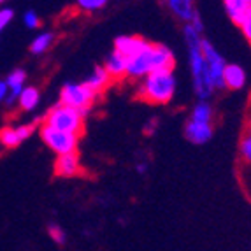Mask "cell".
<instances>
[{
	"mask_svg": "<svg viewBox=\"0 0 251 251\" xmlns=\"http://www.w3.org/2000/svg\"><path fill=\"white\" fill-rule=\"evenodd\" d=\"M184 44L188 51V63H190V74H192L193 92L199 97V100H207L213 95L214 88L211 84L209 74H207V65H205L204 53H202V30H197L193 25H184L183 28Z\"/></svg>",
	"mask_w": 251,
	"mask_h": 251,
	"instance_id": "1",
	"label": "cell"
},
{
	"mask_svg": "<svg viewBox=\"0 0 251 251\" xmlns=\"http://www.w3.org/2000/svg\"><path fill=\"white\" fill-rule=\"evenodd\" d=\"M172 67H174V51L165 44L148 42L146 48H143L137 54L126 58V75L132 79H143L150 72Z\"/></svg>",
	"mask_w": 251,
	"mask_h": 251,
	"instance_id": "2",
	"label": "cell"
},
{
	"mask_svg": "<svg viewBox=\"0 0 251 251\" xmlns=\"http://www.w3.org/2000/svg\"><path fill=\"white\" fill-rule=\"evenodd\" d=\"M177 90V79L172 69L150 72L137 84V95L143 100L155 105H163L174 99Z\"/></svg>",
	"mask_w": 251,
	"mask_h": 251,
	"instance_id": "3",
	"label": "cell"
},
{
	"mask_svg": "<svg viewBox=\"0 0 251 251\" xmlns=\"http://www.w3.org/2000/svg\"><path fill=\"white\" fill-rule=\"evenodd\" d=\"M44 125H50L56 130H63V132H71V134L79 135L84 126V114L79 113L77 109L58 104L50 109V113L44 118Z\"/></svg>",
	"mask_w": 251,
	"mask_h": 251,
	"instance_id": "4",
	"label": "cell"
},
{
	"mask_svg": "<svg viewBox=\"0 0 251 251\" xmlns=\"http://www.w3.org/2000/svg\"><path fill=\"white\" fill-rule=\"evenodd\" d=\"M97 95L84 83H65L60 90V104L77 109L86 114L95 102Z\"/></svg>",
	"mask_w": 251,
	"mask_h": 251,
	"instance_id": "5",
	"label": "cell"
},
{
	"mask_svg": "<svg viewBox=\"0 0 251 251\" xmlns=\"http://www.w3.org/2000/svg\"><path fill=\"white\" fill-rule=\"evenodd\" d=\"M41 139L53 153L58 155H67V153H75L77 144H79V135L56 130L50 125L41 126Z\"/></svg>",
	"mask_w": 251,
	"mask_h": 251,
	"instance_id": "6",
	"label": "cell"
},
{
	"mask_svg": "<svg viewBox=\"0 0 251 251\" xmlns=\"http://www.w3.org/2000/svg\"><path fill=\"white\" fill-rule=\"evenodd\" d=\"M202 53H204L205 65H207V74H209L211 84H213L214 90H223L225 84H223V72L226 67V60L223 58V54L216 50L214 44H211L209 41L202 42Z\"/></svg>",
	"mask_w": 251,
	"mask_h": 251,
	"instance_id": "7",
	"label": "cell"
},
{
	"mask_svg": "<svg viewBox=\"0 0 251 251\" xmlns=\"http://www.w3.org/2000/svg\"><path fill=\"white\" fill-rule=\"evenodd\" d=\"M34 134V125L5 126L0 130V144L4 148H18Z\"/></svg>",
	"mask_w": 251,
	"mask_h": 251,
	"instance_id": "8",
	"label": "cell"
},
{
	"mask_svg": "<svg viewBox=\"0 0 251 251\" xmlns=\"http://www.w3.org/2000/svg\"><path fill=\"white\" fill-rule=\"evenodd\" d=\"M81 172V160L77 153L58 155L54 160V174L60 177H74Z\"/></svg>",
	"mask_w": 251,
	"mask_h": 251,
	"instance_id": "9",
	"label": "cell"
},
{
	"mask_svg": "<svg viewBox=\"0 0 251 251\" xmlns=\"http://www.w3.org/2000/svg\"><path fill=\"white\" fill-rule=\"evenodd\" d=\"M184 135L192 144H205L213 139V125L211 123H197L190 120L184 126Z\"/></svg>",
	"mask_w": 251,
	"mask_h": 251,
	"instance_id": "10",
	"label": "cell"
},
{
	"mask_svg": "<svg viewBox=\"0 0 251 251\" xmlns=\"http://www.w3.org/2000/svg\"><path fill=\"white\" fill-rule=\"evenodd\" d=\"M146 39L137 37V35H120L114 39V51L123 54L125 58H130V56L137 54L143 48H146Z\"/></svg>",
	"mask_w": 251,
	"mask_h": 251,
	"instance_id": "11",
	"label": "cell"
},
{
	"mask_svg": "<svg viewBox=\"0 0 251 251\" xmlns=\"http://www.w3.org/2000/svg\"><path fill=\"white\" fill-rule=\"evenodd\" d=\"M4 81L9 88V97L7 100H5V104L14 105L18 102V95L21 93V90L26 86V72L23 69H16V71L9 72Z\"/></svg>",
	"mask_w": 251,
	"mask_h": 251,
	"instance_id": "12",
	"label": "cell"
},
{
	"mask_svg": "<svg viewBox=\"0 0 251 251\" xmlns=\"http://www.w3.org/2000/svg\"><path fill=\"white\" fill-rule=\"evenodd\" d=\"M248 83V75L241 65L237 63H226L223 72V84L228 90H243Z\"/></svg>",
	"mask_w": 251,
	"mask_h": 251,
	"instance_id": "13",
	"label": "cell"
},
{
	"mask_svg": "<svg viewBox=\"0 0 251 251\" xmlns=\"http://www.w3.org/2000/svg\"><path fill=\"white\" fill-rule=\"evenodd\" d=\"M102 67L105 69V72L109 74L111 79H120V77L126 75V58L113 50L107 54V58H105Z\"/></svg>",
	"mask_w": 251,
	"mask_h": 251,
	"instance_id": "14",
	"label": "cell"
},
{
	"mask_svg": "<svg viewBox=\"0 0 251 251\" xmlns=\"http://www.w3.org/2000/svg\"><path fill=\"white\" fill-rule=\"evenodd\" d=\"M223 5L235 25H239L251 13V0H223Z\"/></svg>",
	"mask_w": 251,
	"mask_h": 251,
	"instance_id": "15",
	"label": "cell"
},
{
	"mask_svg": "<svg viewBox=\"0 0 251 251\" xmlns=\"http://www.w3.org/2000/svg\"><path fill=\"white\" fill-rule=\"evenodd\" d=\"M16 104L20 105V109H23L26 113L34 111L41 104V92H39V88H35V86H25V88L21 90L20 95H18Z\"/></svg>",
	"mask_w": 251,
	"mask_h": 251,
	"instance_id": "16",
	"label": "cell"
},
{
	"mask_svg": "<svg viewBox=\"0 0 251 251\" xmlns=\"http://www.w3.org/2000/svg\"><path fill=\"white\" fill-rule=\"evenodd\" d=\"M109 81H111V77H109V74L105 72V69L104 67H95L92 71V74H90L83 83L86 84V86H88L95 95H99V93H100L102 90L109 84Z\"/></svg>",
	"mask_w": 251,
	"mask_h": 251,
	"instance_id": "17",
	"label": "cell"
},
{
	"mask_svg": "<svg viewBox=\"0 0 251 251\" xmlns=\"http://www.w3.org/2000/svg\"><path fill=\"white\" fill-rule=\"evenodd\" d=\"M213 116H214L213 105H211L207 100H199L197 104L193 105L190 120H192V122H197V123H211L213 122Z\"/></svg>",
	"mask_w": 251,
	"mask_h": 251,
	"instance_id": "18",
	"label": "cell"
},
{
	"mask_svg": "<svg viewBox=\"0 0 251 251\" xmlns=\"http://www.w3.org/2000/svg\"><path fill=\"white\" fill-rule=\"evenodd\" d=\"M54 44V34L53 32H41L34 37L32 44H30V51L34 54H44L50 51V48Z\"/></svg>",
	"mask_w": 251,
	"mask_h": 251,
	"instance_id": "19",
	"label": "cell"
},
{
	"mask_svg": "<svg viewBox=\"0 0 251 251\" xmlns=\"http://www.w3.org/2000/svg\"><path fill=\"white\" fill-rule=\"evenodd\" d=\"M109 0H75V5L84 13H97L107 5Z\"/></svg>",
	"mask_w": 251,
	"mask_h": 251,
	"instance_id": "20",
	"label": "cell"
},
{
	"mask_svg": "<svg viewBox=\"0 0 251 251\" xmlns=\"http://www.w3.org/2000/svg\"><path fill=\"white\" fill-rule=\"evenodd\" d=\"M48 235H50L51 241H53L54 244H58V246H63V244L67 243V234H65V230H63L58 223L48 225Z\"/></svg>",
	"mask_w": 251,
	"mask_h": 251,
	"instance_id": "21",
	"label": "cell"
},
{
	"mask_svg": "<svg viewBox=\"0 0 251 251\" xmlns=\"http://www.w3.org/2000/svg\"><path fill=\"white\" fill-rule=\"evenodd\" d=\"M23 25L28 30H35L41 26V18H39V14L34 13V11H26V13L23 14Z\"/></svg>",
	"mask_w": 251,
	"mask_h": 251,
	"instance_id": "22",
	"label": "cell"
},
{
	"mask_svg": "<svg viewBox=\"0 0 251 251\" xmlns=\"http://www.w3.org/2000/svg\"><path fill=\"white\" fill-rule=\"evenodd\" d=\"M241 156H243L244 162L251 165V130L241 141Z\"/></svg>",
	"mask_w": 251,
	"mask_h": 251,
	"instance_id": "23",
	"label": "cell"
},
{
	"mask_svg": "<svg viewBox=\"0 0 251 251\" xmlns=\"http://www.w3.org/2000/svg\"><path fill=\"white\" fill-rule=\"evenodd\" d=\"M13 20H14V11H13V9H9V7L0 9V32L7 28Z\"/></svg>",
	"mask_w": 251,
	"mask_h": 251,
	"instance_id": "24",
	"label": "cell"
},
{
	"mask_svg": "<svg viewBox=\"0 0 251 251\" xmlns=\"http://www.w3.org/2000/svg\"><path fill=\"white\" fill-rule=\"evenodd\" d=\"M239 28H241V32H243V35H244V39H246L248 42L251 44V13L248 14L246 18H244L241 23H239Z\"/></svg>",
	"mask_w": 251,
	"mask_h": 251,
	"instance_id": "25",
	"label": "cell"
},
{
	"mask_svg": "<svg viewBox=\"0 0 251 251\" xmlns=\"http://www.w3.org/2000/svg\"><path fill=\"white\" fill-rule=\"evenodd\" d=\"M156 128H158V120H156V118H151L150 122L146 123V128H144V132L151 135V134H155Z\"/></svg>",
	"mask_w": 251,
	"mask_h": 251,
	"instance_id": "26",
	"label": "cell"
},
{
	"mask_svg": "<svg viewBox=\"0 0 251 251\" xmlns=\"http://www.w3.org/2000/svg\"><path fill=\"white\" fill-rule=\"evenodd\" d=\"M7 97H9V88H7V84H5V81H0V104L7 100Z\"/></svg>",
	"mask_w": 251,
	"mask_h": 251,
	"instance_id": "27",
	"label": "cell"
},
{
	"mask_svg": "<svg viewBox=\"0 0 251 251\" xmlns=\"http://www.w3.org/2000/svg\"><path fill=\"white\" fill-rule=\"evenodd\" d=\"M4 2H5V0H0V5H2V4H4Z\"/></svg>",
	"mask_w": 251,
	"mask_h": 251,
	"instance_id": "28",
	"label": "cell"
}]
</instances>
